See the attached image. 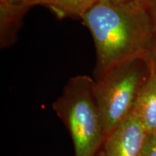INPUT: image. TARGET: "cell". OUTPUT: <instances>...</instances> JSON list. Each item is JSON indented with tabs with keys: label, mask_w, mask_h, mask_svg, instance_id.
<instances>
[{
	"label": "cell",
	"mask_w": 156,
	"mask_h": 156,
	"mask_svg": "<svg viewBox=\"0 0 156 156\" xmlns=\"http://www.w3.org/2000/svg\"><path fill=\"white\" fill-rule=\"evenodd\" d=\"M156 23V0H143Z\"/></svg>",
	"instance_id": "11"
},
{
	"label": "cell",
	"mask_w": 156,
	"mask_h": 156,
	"mask_svg": "<svg viewBox=\"0 0 156 156\" xmlns=\"http://www.w3.org/2000/svg\"><path fill=\"white\" fill-rule=\"evenodd\" d=\"M97 156H104V154H103V153L102 152V151H101L100 153H99L98 155Z\"/></svg>",
	"instance_id": "13"
},
{
	"label": "cell",
	"mask_w": 156,
	"mask_h": 156,
	"mask_svg": "<svg viewBox=\"0 0 156 156\" xmlns=\"http://www.w3.org/2000/svg\"><path fill=\"white\" fill-rule=\"evenodd\" d=\"M147 62L151 64L154 69L156 70V35L153 45H152L151 49L150 51L149 55L147 56Z\"/></svg>",
	"instance_id": "10"
},
{
	"label": "cell",
	"mask_w": 156,
	"mask_h": 156,
	"mask_svg": "<svg viewBox=\"0 0 156 156\" xmlns=\"http://www.w3.org/2000/svg\"><path fill=\"white\" fill-rule=\"evenodd\" d=\"M87 75L70 78L52 108L69 132L75 156H97L106 139L94 92Z\"/></svg>",
	"instance_id": "2"
},
{
	"label": "cell",
	"mask_w": 156,
	"mask_h": 156,
	"mask_svg": "<svg viewBox=\"0 0 156 156\" xmlns=\"http://www.w3.org/2000/svg\"><path fill=\"white\" fill-rule=\"evenodd\" d=\"M141 156H156V133L147 134Z\"/></svg>",
	"instance_id": "8"
},
{
	"label": "cell",
	"mask_w": 156,
	"mask_h": 156,
	"mask_svg": "<svg viewBox=\"0 0 156 156\" xmlns=\"http://www.w3.org/2000/svg\"><path fill=\"white\" fill-rule=\"evenodd\" d=\"M5 1L12 5L24 6V7H30V8L33 6L38 5H44L48 8L56 0H5Z\"/></svg>",
	"instance_id": "9"
},
{
	"label": "cell",
	"mask_w": 156,
	"mask_h": 156,
	"mask_svg": "<svg viewBox=\"0 0 156 156\" xmlns=\"http://www.w3.org/2000/svg\"><path fill=\"white\" fill-rule=\"evenodd\" d=\"M147 132L139 117L132 112L105 139L104 156H141Z\"/></svg>",
	"instance_id": "4"
},
{
	"label": "cell",
	"mask_w": 156,
	"mask_h": 156,
	"mask_svg": "<svg viewBox=\"0 0 156 156\" xmlns=\"http://www.w3.org/2000/svg\"><path fill=\"white\" fill-rule=\"evenodd\" d=\"M30 7L12 5L0 0V47L8 48L15 44L23 19Z\"/></svg>",
	"instance_id": "6"
},
{
	"label": "cell",
	"mask_w": 156,
	"mask_h": 156,
	"mask_svg": "<svg viewBox=\"0 0 156 156\" xmlns=\"http://www.w3.org/2000/svg\"><path fill=\"white\" fill-rule=\"evenodd\" d=\"M149 69L147 60L116 64L94 80L93 92L106 137L131 114Z\"/></svg>",
	"instance_id": "3"
},
{
	"label": "cell",
	"mask_w": 156,
	"mask_h": 156,
	"mask_svg": "<svg viewBox=\"0 0 156 156\" xmlns=\"http://www.w3.org/2000/svg\"><path fill=\"white\" fill-rule=\"evenodd\" d=\"M99 0H56L48 8L58 19L82 18Z\"/></svg>",
	"instance_id": "7"
},
{
	"label": "cell",
	"mask_w": 156,
	"mask_h": 156,
	"mask_svg": "<svg viewBox=\"0 0 156 156\" xmlns=\"http://www.w3.org/2000/svg\"><path fill=\"white\" fill-rule=\"evenodd\" d=\"M96 51L95 80L116 64L147 60L156 23L143 0L120 4L99 1L81 18Z\"/></svg>",
	"instance_id": "1"
},
{
	"label": "cell",
	"mask_w": 156,
	"mask_h": 156,
	"mask_svg": "<svg viewBox=\"0 0 156 156\" xmlns=\"http://www.w3.org/2000/svg\"><path fill=\"white\" fill-rule=\"evenodd\" d=\"M99 1L104 2L110 3V4H120L126 2L132 1V0H99Z\"/></svg>",
	"instance_id": "12"
},
{
	"label": "cell",
	"mask_w": 156,
	"mask_h": 156,
	"mask_svg": "<svg viewBox=\"0 0 156 156\" xmlns=\"http://www.w3.org/2000/svg\"><path fill=\"white\" fill-rule=\"evenodd\" d=\"M147 64L149 74L132 112L139 117L147 133L152 134L156 133V70L148 62Z\"/></svg>",
	"instance_id": "5"
}]
</instances>
